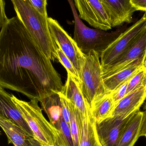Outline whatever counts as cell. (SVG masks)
Returning a JSON list of instances; mask_svg holds the SVG:
<instances>
[{"label": "cell", "mask_w": 146, "mask_h": 146, "mask_svg": "<svg viewBox=\"0 0 146 146\" xmlns=\"http://www.w3.org/2000/svg\"><path fill=\"white\" fill-rule=\"evenodd\" d=\"M1 29L0 87L39 102L61 92L60 75L18 17L9 19Z\"/></svg>", "instance_id": "obj_1"}, {"label": "cell", "mask_w": 146, "mask_h": 146, "mask_svg": "<svg viewBox=\"0 0 146 146\" xmlns=\"http://www.w3.org/2000/svg\"><path fill=\"white\" fill-rule=\"evenodd\" d=\"M11 2L17 16L42 52L52 61L57 59L58 46L51 36L48 17H43L37 12L27 0H12Z\"/></svg>", "instance_id": "obj_2"}, {"label": "cell", "mask_w": 146, "mask_h": 146, "mask_svg": "<svg viewBox=\"0 0 146 146\" xmlns=\"http://www.w3.org/2000/svg\"><path fill=\"white\" fill-rule=\"evenodd\" d=\"M75 20L73 40L84 56L92 51L96 52L100 58L102 53L126 29V25L112 32H107L98 29H91L81 21L76 11L73 1H68Z\"/></svg>", "instance_id": "obj_3"}, {"label": "cell", "mask_w": 146, "mask_h": 146, "mask_svg": "<svg viewBox=\"0 0 146 146\" xmlns=\"http://www.w3.org/2000/svg\"><path fill=\"white\" fill-rule=\"evenodd\" d=\"M12 99L42 146H58L56 129L42 114L39 101L26 102L12 94Z\"/></svg>", "instance_id": "obj_4"}, {"label": "cell", "mask_w": 146, "mask_h": 146, "mask_svg": "<svg viewBox=\"0 0 146 146\" xmlns=\"http://www.w3.org/2000/svg\"><path fill=\"white\" fill-rule=\"evenodd\" d=\"M85 56L79 88L84 99L90 106L97 98L108 93L104 85L103 71L98 54L92 51Z\"/></svg>", "instance_id": "obj_5"}, {"label": "cell", "mask_w": 146, "mask_h": 146, "mask_svg": "<svg viewBox=\"0 0 146 146\" xmlns=\"http://www.w3.org/2000/svg\"><path fill=\"white\" fill-rule=\"evenodd\" d=\"M146 27V12L141 18L126 29L102 53L100 62L105 69L117 62L122 57Z\"/></svg>", "instance_id": "obj_6"}, {"label": "cell", "mask_w": 146, "mask_h": 146, "mask_svg": "<svg viewBox=\"0 0 146 146\" xmlns=\"http://www.w3.org/2000/svg\"><path fill=\"white\" fill-rule=\"evenodd\" d=\"M48 22L52 38L70 60L80 79L82 67L85 63V56L80 51L73 38L69 35L57 20L48 17Z\"/></svg>", "instance_id": "obj_7"}, {"label": "cell", "mask_w": 146, "mask_h": 146, "mask_svg": "<svg viewBox=\"0 0 146 146\" xmlns=\"http://www.w3.org/2000/svg\"><path fill=\"white\" fill-rule=\"evenodd\" d=\"M80 19L96 29L107 31L112 29L109 17L101 0H75Z\"/></svg>", "instance_id": "obj_8"}, {"label": "cell", "mask_w": 146, "mask_h": 146, "mask_svg": "<svg viewBox=\"0 0 146 146\" xmlns=\"http://www.w3.org/2000/svg\"><path fill=\"white\" fill-rule=\"evenodd\" d=\"M146 56V27L124 54L113 64L103 71V78H106L125 69Z\"/></svg>", "instance_id": "obj_9"}, {"label": "cell", "mask_w": 146, "mask_h": 146, "mask_svg": "<svg viewBox=\"0 0 146 146\" xmlns=\"http://www.w3.org/2000/svg\"><path fill=\"white\" fill-rule=\"evenodd\" d=\"M132 114L125 119L112 116L96 123L97 136L102 146H116L121 131Z\"/></svg>", "instance_id": "obj_10"}, {"label": "cell", "mask_w": 146, "mask_h": 146, "mask_svg": "<svg viewBox=\"0 0 146 146\" xmlns=\"http://www.w3.org/2000/svg\"><path fill=\"white\" fill-rule=\"evenodd\" d=\"M109 17L112 27L121 26L132 21L133 13L137 11L131 0H101Z\"/></svg>", "instance_id": "obj_11"}, {"label": "cell", "mask_w": 146, "mask_h": 146, "mask_svg": "<svg viewBox=\"0 0 146 146\" xmlns=\"http://www.w3.org/2000/svg\"><path fill=\"white\" fill-rule=\"evenodd\" d=\"M0 125L6 135L8 143L14 146H42L35 136L1 115Z\"/></svg>", "instance_id": "obj_12"}, {"label": "cell", "mask_w": 146, "mask_h": 146, "mask_svg": "<svg viewBox=\"0 0 146 146\" xmlns=\"http://www.w3.org/2000/svg\"><path fill=\"white\" fill-rule=\"evenodd\" d=\"M146 99L145 87L131 92L115 105L112 116L128 117L139 110Z\"/></svg>", "instance_id": "obj_13"}, {"label": "cell", "mask_w": 146, "mask_h": 146, "mask_svg": "<svg viewBox=\"0 0 146 146\" xmlns=\"http://www.w3.org/2000/svg\"><path fill=\"white\" fill-rule=\"evenodd\" d=\"M0 115L23 129L31 135L33 132L12 99V94L0 87Z\"/></svg>", "instance_id": "obj_14"}, {"label": "cell", "mask_w": 146, "mask_h": 146, "mask_svg": "<svg viewBox=\"0 0 146 146\" xmlns=\"http://www.w3.org/2000/svg\"><path fill=\"white\" fill-rule=\"evenodd\" d=\"M61 94L85 118L88 115L90 106L85 100L79 86L70 73L64 85Z\"/></svg>", "instance_id": "obj_15"}, {"label": "cell", "mask_w": 146, "mask_h": 146, "mask_svg": "<svg viewBox=\"0 0 146 146\" xmlns=\"http://www.w3.org/2000/svg\"><path fill=\"white\" fill-rule=\"evenodd\" d=\"M145 59L144 56L125 69L103 79L107 93L113 92L119 86L130 80L144 65Z\"/></svg>", "instance_id": "obj_16"}, {"label": "cell", "mask_w": 146, "mask_h": 146, "mask_svg": "<svg viewBox=\"0 0 146 146\" xmlns=\"http://www.w3.org/2000/svg\"><path fill=\"white\" fill-rule=\"evenodd\" d=\"M143 112L140 110L132 114L125 125L115 146H133L140 136Z\"/></svg>", "instance_id": "obj_17"}, {"label": "cell", "mask_w": 146, "mask_h": 146, "mask_svg": "<svg viewBox=\"0 0 146 146\" xmlns=\"http://www.w3.org/2000/svg\"><path fill=\"white\" fill-rule=\"evenodd\" d=\"M115 106L110 93L105 94L96 100L90 106L95 123H100L112 116Z\"/></svg>", "instance_id": "obj_18"}, {"label": "cell", "mask_w": 146, "mask_h": 146, "mask_svg": "<svg viewBox=\"0 0 146 146\" xmlns=\"http://www.w3.org/2000/svg\"><path fill=\"white\" fill-rule=\"evenodd\" d=\"M79 146H102L97 136L95 121L91 114L90 108L83 123Z\"/></svg>", "instance_id": "obj_19"}, {"label": "cell", "mask_w": 146, "mask_h": 146, "mask_svg": "<svg viewBox=\"0 0 146 146\" xmlns=\"http://www.w3.org/2000/svg\"><path fill=\"white\" fill-rule=\"evenodd\" d=\"M51 124L56 129L58 146H75L70 125L63 116Z\"/></svg>", "instance_id": "obj_20"}, {"label": "cell", "mask_w": 146, "mask_h": 146, "mask_svg": "<svg viewBox=\"0 0 146 146\" xmlns=\"http://www.w3.org/2000/svg\"><path fill=\"white\" fill-rule=\"evenodd\" d=\"M146 86V66L144 65L129 81L126 95Z\"/></svg>", "instance_id": "obj_21"}, {"label": "cell", "mask_w": 146, "mask_h": 146, "mask_svg": "<svg viewBox=\"0 0 146 146\" xmlns=\"http://www.w3.org/2000/svg\"><path fill=\"white\" fill-rule=\"evenodd\" d=\"M56 59L58 60L59 62L61 63V64L66 69L67 73H70V74L73 79L76 81L79 87L81 84V80L78 74L76 71L73 65L70 60L58 46L56 49Z\"/></svg>", "instance_id": "obj_22"}, {"label": "cell", "mask_w": 146, "mask_h": 146, "mask_svg": "<svg viewBox=\"0 0 146 146\" xmlns=\"http://www.w3.org/2000/svg\"><path fill=\"white\" fill-rule=\"evenodd\" d=\"M68 101L70 111V126L74 142V146H79L81 138V131L79 129L78 122L75 113L74 107Z\"/></svg>", "instance_id": "obj_23"}, {"label": "cell", "mask_w": 146, "mask_h": 146, "mask_svg": "<svg viewBox=\"0 0 146 146\" xmlns=\"http://www.w3.org/2000/svg\"><path fill=\"white\" fill-rule=\"evenodd\" d=\"M129 81L124 83L119 86L114 91L110 93L115 105L125 96Z\"/></svg>", "instance_id": "obj_24"}, {"label": "cell", "mask_w": 146, "mask_h": 146, "mask_svg": "<svg viewBox=\"0 0 146 146\" xmlns=\"http://www.w3.org/2000/svg\"><path fill=\"white\" fill-rule=\"evenodd\" d=\"M29 4L37 12L43 17H48L46 0H27Z\"/></svg>", "instance_id": "obj_25"}, {"label": "cell", "mask_w": 146, "mask_h": 146, "mask_svg": "<svg viewBox=\"0 0 146 146\" xmlns=\"http://www.w3.org/2000/svg\"><path fill=\"white\" fill-rule=\"evenodd\" d=\"M5 3L3 0L0 1V7H1V14H0V28H1L5 23L8 21V19L6 15L5 12Z\"/></svg>", "instance_id": "obj_26"}, {"label": "cell", "mask_w": 146, "mask_h": 146, "mask_svg": "<svg viewBox=\"0 0 146 146\" xmlns=\"http://www.w3.org/2000/svg\"><path fill=\"white\" fill-rule=\"evenodd\" d=\"M143 111L142 117L141 124L139 136L146 137V102L143 106Z\"/></svg>", "instance_id": "obj_27"}, {"label": "cell", "mask_w": 146, "mask_h": 146, "mask_svg": "<svg viewBox=\"0 0 146 146\" xmlns=\"http://www.w3.org/2000/svg\"><path fill=\"white\" fill-rule=\"evenodd\" d=\"M131 1L137 11L146 12V0H131Z\"/></svg>", "instance_id": "obj_28"}, {"label": "cell", "mask_w": 146, "mask_h": 146, "mask_svg": "<svg viewBox=\"0 0 146 146\" xmlns=\"http://www.w3.org/2000/svg\"><path fill=\"white\" fill-rule=\"evenodd\" d=\"M144 66H146V57H145V61H144Z\"/></svg>", "instance_id": "obj_29"}, {"label": "cell", "mask_w": 146, "mask_h": 146, "mask_svg": "<svg viewBox=\"0 0 146 146\" xmlns=\"http://www.w3.org/2000/svg\"><path fill=\"white\" fill-rule=\"evenodd\" d=\"M145 95H146V86L145 87Z\"/></svg>", "instance_id": "obj_30"}]
</instances>
